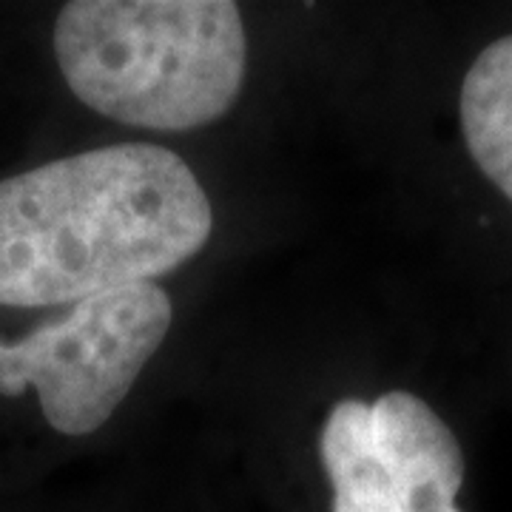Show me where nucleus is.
<instances>
[{
    "label": "nucleus",
    "mask_w": 512,
    "mask_h": 512,
    "mask_svg": "<svg viewBox=\"0 0 512 512\" xmlns=\"http://www.w3.org/2000/svg\"><path fill=\"white\" fill-rule=\"evenodd\" d=\"M214 211L183 157L92 148L0 180V305H77L151 282L205 248Z\"/></svg>",
    "instance_id": "1"
},
{
    "label": "nucleus",
    "mask_w": 512,
    "mask_h": 512,
    "mask_svg": "<svg viewBox=\"0 0 512 512\" xmlns=\"http://www.w3.org/2000/svg\"><path fill=\"white\" fill-rule=\"evenodd\" d=\"M231 0H72L55 23L57 66L89 109L154 131L220 120L245 80Z\"/></svg>",
    "instance_id": "2"
},
{
    "label": "nucleus",
    "mask_w": 512,
    "mask_h": 512,
    "mask_svg": "<svg viewBox=\"0 0 512 512\" xmlns=\"http://www.w3.org/2000/svg\"><path fill=\"white\" fill-rule=\"evenodd\" d=\"M171 319L168 293L151 282L89 296L63 319L0 345V393L20 396L32 384L57 433L89 436L126 399Z\"/></svg>",
    "instance_id": "3"
},
{
    "label": "nucleus",
    "mask_w": 512,
    "mask_h": 512,
    "mask_svg": "<svg viewBox=\"0 0 512 512\" xmlns=\"http://www.w3.org/2000/svg\"><path fill=\"white\" fill-rule=\"evenodd\" d=\"M319 456L333 484V512H461V444L447 421L407 390H390L373 404H336Z\"/></svg>",
    "instance_id": "4"
},
{
    "label": "nucleus",
    "mask_w": 512,
    "mask_h": 512,
    "mask_svg": "<svg viewBox=\"0 0 512 512\" xmlns=\"http://www.w3.org/2000/svg\"><path fill=\"white\" fill-rule=\"evenodd\" d=\"M461 131L470 157L512 200V35L490 43L461 83Z\"/></svg>",
    "instance_id": "5"
}]
</instances>
